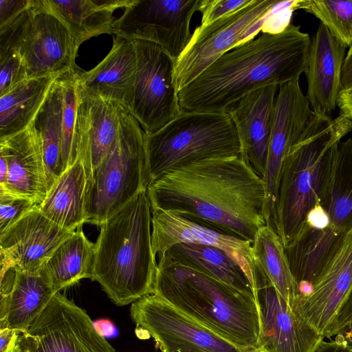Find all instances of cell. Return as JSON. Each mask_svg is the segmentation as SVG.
I'll return each mask as SVG.
<instances>
[{"instance_id": "obj_29", "label": "cell", "mask_w": 352, "mask_h": 352, "mask_svg": "<svg viewBox=\"0 0 352 352\" xmlns=\"http://www.w3.org/2000/svg\"><path fill=\"white\" fill-rule=\"evenodd\" d=\"M320 205L338 234L352 230V139L340 142Z\"/></svg>"}, {"instance_id": "obj_18", "label": "cell", "mask_w": 352, "mask_h": 352, "mask_svg": "<svg viewBox=\"0 0 352 352\" xmlns=\"http://www.w3.org/2000/svg\"><path fill=\"white\" fill-rule=\"evenodd\" d=\"M352 287V230L314 280L310 293L294 309L298 317L323 338L327 329Z\"/></svg>"}, {"instance_id": "obj_25", "label": "cell", "mask_w": 352, "mask_h": 352, "mask_svg": "<svg viewBox=\"0 0 352 352\" xmlns=\"http://www.w3.org/2000/svg\"><path fill=\"white\" fill-rule=\"evenodd\" d=\"M344 235L338 234L330 226L323 230L307 226L300 236L285 248L300 299L310 293L314 280Z\"/></svg>"}, {"instance_id": "obj_38", "label": "cell", "mask_w": 352, "mask_h": 352, "mask_svg": "<svg viewBox=\"0 0 352 352\" xmlns=\"http://www.w3.org/2000/svg\"><path fill=\"white\" fill-rule=\"evenodd\" d=\"M250 0H202L201 25L211 23L248 4Z\"/></svg>"}, {"instance_id": "obj_6", "label": "cell", "mask_w": 352, "mask_h": 352, "mask_svg": "<svg viewBox=\"0 0 352 352\" xmlns=\"http://www.w3.org/2000/svg\"><path fill=\"white\" fill-rule=\"evenodd\" d=\"M148 186L164 174L201 160L241 155L228 112H180L155 133H146Z\"/></svg>"}, {"instance_id": "obj_1", "label": "cell", "mask_w": 352, "mask_h": 352, "mask_svg": "<svg viewBox=\"0 0 352 352\" xmlns=\"http://www.w3.org/2000/svg\"><path fill=\"white\" fill-rule=\"evenodd\" d=\"M151 209L177 212L189 220L253 242L267 224L262 179L240 156L187 164L147 187Z\"/></svg>"}, {"instance_id": "obj_23", "label": "cell", "mask_w": 352, "mask_h": 352, "mask_svg": "<svg viewBox=\"0 0 352 352\" xmlns=\"http://www.w3.org/2000/svg\"><path fill=\"white\" fill-rule=\"evenodd\" d=\"M136 72L133 41L116 36L107 56L88 72H79L78 85L85 91L129 109Z\"/></svg>"}, {"instance_id": "obj_34", "label": "cell", "mask_w": 352, "mask_h": 352, "mask_svg": "<svg viewBox=\"0 0 352 352\" xmlns=\"http://www.w3.org/2000/svg\"><path fill=\"white\" fill-rule=\"evenodd\" d=\"M298 9L314 14L346 47L352 44V1L302 0Z\"/></svg>"}, {"instance_id": "obj_14", "label": "cell", "mask_w": 352, "mask_h": 352, "mask_svg": "<svg viewBox=\"0 0 352 352\" xmlns=\"http://www.w3.org/2000/svg\"><path fill=\"white\" fill-rule=\"evenodd\" d=\"M78 50L69 28L45 1L32 0L31 18L19 50L28 78L78 69L75 63Z\"/></svg>"}, {"instance_id": "obj_4", "label": "cell", "mask_w": 352, "mask_h": 352, "mask_svg": "<svg viewBox=\"0 0 352 352\" xmlns=\"http://www.w3.org/2000/svg\"><path fill=\"white\" fill-rule=\"evenodd\" d=\"M159 256L153 294L242 350L258 349L260 318L254 297Z\"/></svg>"}, {"instance_id": "obj_27", "label": "cell", "mask_w": 352, "mask_h": 352, "mask_svg": "<svg viewBox=\"0 0 352 352\" xmlns=\"http://www.w3.org/2000/svg\"><path fill=\"white\" fill-rule=\"evenodd\" d=\"M47 7L67 25L78 47L92 36L113 34V12L134 0H44Z\"/></svg>"}, {"instance_id": "obj_15", "label": "cell", "mask_w": 352, "mask_h": 352, "mask_svg": "<svg viewBox=\"0 0 352 352\" xmlns=\"http://www.w3.org/2000/svg\"><path fill=\"white\" fill-rule=\"evenodd\" d=\"M254 296L260 318L259 349L265 352H312L324 339L300 319L272 283L258 273Z\"/></svg>"}, {"instance_id": "obj_28", "label": "cell", "mask_w": 352, "mask_h": 352, "mask_svg": "<svg viewBox=\"0 0 352 352\" xmlns=\"http://www.w3.org/2000/svg\"><path fill=\"white\" fill-rule=\"evenodd\" d=\"M162 254L255 298L253 286L241 267L216 247L181 243L171 246Z\"/></svg>"}, {"instance_id": "obj_44", "label": "cell", "mask_w": 352, "mask_h": 352, "mask_svg": "<svg viewBox=\"0 0 352 352\" xmlns=\"http://www.w3.org/2000/svg\"><path fill=\"white\" fill-rule=\"evenodd\" d=\"M340 114L352 120V87L342 89L338 100Z\"/></svg>"}, {"instance_id": "obj_22", "label": "cell", "mask_w": 352, "mask_h": 352, "mask_svg": "<svg viewBox=\"0 0 352 352\" xmlns=\"http://www.w3.org/2000/svg\"><path fill=\"white\" fill-rule=\"evenodd\" d=\"M346 47L320 23L311 43L305 72L306 96L315 113L330 116L338 106Z\"/></svg>"}, {"instance_id": "obj_43", "label": "cell", "mask_w": 352, "mask_h": 352, "mask_svg": "<svg viewBox=\"0 0 352 352\" xmlns=\"http://www.w3.org/2000/svg\"><path fill=\"white\" fill-rule=\"evenodd\" d=\"M341 84L342 89L352 87V44L349 46L344 60L342 69Z\"/></svg>"}, {"instance_id": "obj_13", "label": "cell", "mask_w": 352, "mask_h": 352, "mask_svg": "<svg viewBox=\"0 0 352 352\" xmlns=\"http://www.w3.org/2000/svg\"><path fill=\"white\" fill-rule=\"evenodd\" d=\"M275 100L274 120L265 171L264 214L267 224L274 223L275 207L285 158L300 140L314 114L300 88L299 80L280 85Z\"/></svg>"}, {"instance_id": "obj_47", "label": "cell", "mask_w": 352, "mask_h": 352, "mask_svg": "<svg viewBox=\"0 0 352 352\" xmlns=\"http://www.w3.org/2000/svg\"><path fill=\"white\" fill-rule=\"evenodd\" d=\"M253 352H265V351H263V350L258 349L255 350Z\"/></svg>"}, {"instance_id": "obj_12", "label": "cell", "mask_w": 352, "mask_h": 352, "mask_svg": "<svg viewBox=\"0 0 352 352\" xmlns=\"http://www.w3.org/2000/svg\"><path fill=\"white\" fill-rule=\"evenodd\" d=\"M202 0H134L116 20V36L160 45L177 60L190 38V23Z\"/></svg>"}, {"instance_id": "obj_33", "label": "cell", "mask_w": 352, "mask_h": 352, "mask_svg": "<svg viewBox=\"0 0 352 352\" xmlns=\"http://www.w3.org/2000/svg\"><path fill=\"white\" fill-rule=\"evenodd\" d=\"M94 258V243L87 239L81 227L60 244L43 268L58 293L81 279H91Z\"/></svg>"}, {"instance_id": "obj_42", "label": "cell", "mask_w": 352, "mask_h": 352, "mask_svg": "<svg viewBox=\"0 0 352 352\" xmlns=\"http://www.w3.org/2000/svg\"><path fill=\"white\" fill-rule=\"evenodd\" d=\"M329 223V217L320 204H317L312 208L307 217V226L314 228L323 230L328 228Z\"/></svg>"}, {"instance_id": "obj_39", "label": "cell", "mask_w": 352, "mask_h": 352, "mask_svg": "<svg viewBox=\"0 0 352 352\" xmlns=\"http://www.w3.org/2000/svg\"><path fill=\"white\" fill-rule=\"evenodd\" d=\"M31 3V0H0V26L17 16Z\"/></svg>"}, {"instance_id": "obj_21", "label": "cell", "mask_w": 352, "mask_h": 352, "mask_svg": "<svg viewBox=\"0 0 352 352\" xmlns=\"http://www.w3.org/2000/svg\"><path fill=\"white\" fill-rule=\"evenodd\" d=\"M278 87L270 85L254 91L227 111L237 131L240 156L261 179L265 171Z\"/></svg>"}, {"instance_id": "obj_20", "label": "cell", "mask_w": 352, "mask_h": 352, "mask_svg": "<svg viewBox=\"0 0 352 352\" xmlns=\"http://www.w3.org/2000/svg\"><path fill=\"white\" fill-rule=\"evenodd\" d=\"M0 154L5 157L8 168L0 191L28 198L39 206L50 190V184L41 140L32 124L0 139Z\"/></svg>"}, {"instance_id": "obj_9", "label": "cell", "mask_w": 352, "mask_h": 352, "mask_svg": "<svg viewBox=\"0 0 352 352\" xmlns=\"http://www.w3.org/2000/svg\"><path fill=\"white\" fill-rule=\"evenodd\" d=\"M136 72L130 112L146 134L162 129L180 113L175 86L176 60L160 45L133 40Z\"/></svg>"}, {"instance_id": "obj_16", "label": "cell", "mask_w": 352, "mask_h": 352, "mask_svg": "<svg viewBox=\"0 0 352 352\" xmlns=\"http://www.w3.org/2000/svg\"><path fill=\"white\" fill-rule=\"evenodd\" d=\"M74 232L56 225L35 206L0 235L1 275L14 267L40 272Z\"/></svg>"}, {"instance_id": "obj_17", "label": "cell", "mask_w": 352, "mask_h": 352, "mask_svg": "<svg viewBox=\"0 0 352 352\" xmlns=\"http://www.w3.org/2000/svg\"><path fill=\"white\" fill-rule=\"evenodd\" d=\"M152 247L154 254L164 253L181 243L216 247L226 253L243 270L254 290L257 272L252 242L243 240L192 221L180 214L161 208L151 209Z\"/></svg>"}, {"instance_id": "obj_24", "label": "cell", "mask_w": 352, "mask_h": 352, "mask_svg": "<svg viewBox=\"0 0 352 352\" xmlns=\"http://www.w3.org/2000/svg\"><path fill=\"white\" fill-rule=\"evenodd\" d=\"M56 294L44 268L30 273L14 267L10 287L1 292L0 329L27 331Z\"/></svg>"}, {"instance_id": "obj_32", "label": "cell", "mask_w": 352, "mask_h": 352, "mask_svg": "<svg viewBox=\"0 0 352 352\" xmlns=\"http://www.w3.org/2000/svg\"><path fill=\"white\" fill-rule=\"evenodd\" d=\"M58 75L27 78L0 96V139L32 124Z\"/></svg>"}, {"instance_id": "obj_46", "label": "cell", "mask_w": 352, "mask_h": 352, "mask_svg": "<svg viewBox=\"0 0 352 352\" xmlns=\"http://www.w3.org/2000/svg\"><path fill=\"white\" fill-rule=\"evenodd\" d=\"M8 163L5 157L0 154V185L3 184L8 174Z\"/></svg>"}, {"instance_id": "obj_40", "label": "cell", "mask_w": 352, "mask_h": 352, "mask_svg": "<svg viewBox=\"0 0 352 352\" xmlns=\"http://www.w3.org/2000/svg\"><path fill=\"white\" fill-rule=\"evenodd\" d=\"M20 332L9 328L0 329V352H19Z\"/></svg>"}, {"instance_id": "obj_31", "label": "cell", "mask_w": 352, "mask_h": 352, "mask_svg": "<svg viewBox=\"0 0 352 352\" xmlns=\"http://www.w3.org/2000/svg\"><path fill=\"white\" fill-rule=\"evenodd\" d=\"M32 125L41 140L50 188L63 173V85L61 73L53 82Z\"/></svg>"}, {"instance_id": "obj_2", "label": "cell", "mask_w": 352, "mask_h": 352, "mask_svg": "<svg viewBox=\"0 0 352 352\" xmlns=\"http://www.w3.org/2000/svg\"><path fill=\"white\" fill-rule=\"evenodd\" d=\"M311 43L309 35L292 23L241 43L177 92L180 112H227L254 91L299 80Z\"/></svg>"}, {"instance_id": "obj_41", "label": "cell", "mask_w": 352, "mask_h": 352, "mask_svg": "<svg viewBox=\"0 0 352 352\" xmlns=\"http://www.w3.org/2000/svg\"><path fill=\"white\" fill-rule=\"evenodd\" d=\"M312 352H352V346L342 336H336L334 340H321Z\"/></svg>"}, {"instance_id": "obj_7", "label": "cell", "mask_w": 352, "mask_h": 352, "mask_svg": "<svg viewBox=\"0 0 352 352\" xmlns=\"http://www.w3.org/2000/svg\"><path fill=\"white\" fill-rule=\"evenodd\" d=\"M147 187L146 133L123 107L117 138L87 179L85 223L100 226Z\"/></svg>"}, {"instance_id": "obj_30", "label": "cell", "mask_w": 352, "mask_h": 352, "mask_svg": "<svg viewBox=\"0 0 352 352\" xmlns=\"http://www.w3.org/2000/svg\"><path fill=\"white\" fill-rule=\"evenodd\" d=\"M252 253L257 273L272 283L294 311L300 299V292L285 248L271 225H265L256 232L252 242Z\"/></svg>"}, {"instance_id": "obj_3", "label": "cell", "mask_w": 352, "mask_h": 352, "mask_svg": "<svg viewBox=\"0 0 352 352\" xmlns=\"http://www.w3.org/2000/svg\"><path fill=\"white\" fill-rule=\"evenodd\" d=\"M91 280L118 306L153 293L157 269L147 188L100 225Z\"/></svg>"}, {"instance_id": "obj_8", "label": "cell", "mask_w": 352, "mask_h": 352, "mask_svg": "<svg viewBox=\"0 0 352 352\" xmlns=\"http://www.w3.org/2000/svg\"><path fill=\"white\" fill-rule=\"evenodd\" d=\"M277 0H250L239 10L207 25H200L175 62V86L177 94L217 58L252 39L254 30L280 3Z\"/></svg>"}, {"instance_id": "obj_5", "label": "cell", "mask_w": 352, "mask_h": 352, "mask_svg": "<svg viewBox=\"0 0 352 352\" xmlns=\"http://www.w3.org/2000/svg\"><path fill=\"white\" fill-rule=\"evenodd\" d=\"M351 130L352 120L344 116L333 119L314 113L287 154L274 217V228L284 248L307 228L309 211L322 201L338 145Z\"/></svg>"}, {"instance_id": "obj_37", "label": "cell", "mask_w": 352, "mask_h": 352, "mask_svg": "<svg viewBox=\"0 0 352 352\" xmlns=\"http://www.w3.org/2000/svg\"><path fill=\"white\" fill-rule=\"evenodd\" d=\"M342 336L352 346V287L330 322L324 338Z\"/></svg>"}, {"instance_id": "obj_26", "label": "cell", "mask_w": 352, "mask_h": 352, "mask_svg": "<svg viewBox=\"0 0 352 352\" xmlns=\"http://www.w3.org/2000/svg\"><path fill=\"white\" fill-rule=\"evenodd\" d=\"M87 183L85 167L78 156L51 186L38 206L40 211L60 228L75 232L85 223Z\"/></svg>"}, {"instance_id": "obj_11", "label": "cell", "mask_w": 352, "mask_h": 352, "mask_svg": "<svg viewBox=\"0 0 352 352\" xmlns=\"http://www.w3.org/2000/svg\"><path fill=\"white\" fill-rule=\"evenodd\" d=\"M19 352H116L85 310L56 293L28 330Z\"/></svg>"}, {"instance_id": "obj_45", "label": "cell", "mask_w": 352, "mask_h": 352, "mask_svg": "<svg viewBox=\"0 0 352 352\" xmlns=\"http://www.w3.org/2000/svg\"><path fill=\"white\" fill-rule=\"evenodd\" d=\"M97 332L104 338L114 336L116 328L114 324L107 319H101L94 322Z\"/></svg>"}, {"instance_id": "obj_10", "label": "cell", "mask_w": 352, "mask_h": 352, "mask_svg": "<svg viewBox=\"0 0 352 352\" xmlns=\"http://www.w3.org/2000/svg\"><path fill=\"white\" fill-rule=\"evenodd\" d=\"M130 314L135 333L152 337L161 352H247L153 293L133 302Z\"/></svg>"}, {"instance_id": "obj_19", "label": "cell", "mask_w": 352, "mask_h": 352, "mask_svg": "<svg viewBox=\"0 0 352 352\" xmlns=\"http://www.w3.org/2000/svg\"><path fill=\"white\" fill-rule=\"evenodd\" d=\"M123 107L125 106L117 102L90 94L78 85L74 140L87 179L117 138Z\"/></svg>"}, {"instance_id": "obj_36", "label": "cell", "mask_w": 352, "mask_h": 352, "mask_svg": "<svg viewBox=\"0 0 352 352\" xmlns=\"http://www.w3.org/2000/svg\"><path fill=\"white\" fill-rule=\"evenodd\" d=\"M27 78L26 68L19 52L0 57V96Z\"/></svg>"}, {"instance_id": "obj_35", "label": "cell", "mask_w": 352, "mask_h": 352, "mask_svg": "<svg viewBox=\"0 0 352 352\" xmlns=\"http://www.w3.org/2000/svg\"><path fill=\"white\" fill-rule=\"evenodd\" d=\"M36 206L28 198L0 191V235Z\"/></svg>"}]
</instances>
